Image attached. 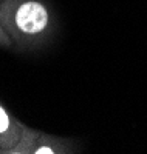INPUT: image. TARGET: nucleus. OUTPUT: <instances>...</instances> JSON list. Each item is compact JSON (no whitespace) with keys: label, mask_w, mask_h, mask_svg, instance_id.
Listing matches in <instances>:
<instances>
[{"label":"nucleus","mask_w":147,"mask_h":154,"mask_svg":"<svg viewBox=\"0 0 147 154\" xmlns=\"http://www.w3.org/2000/svg\"><path fill=\"white\" fill-rule=\"evenodd\" d=\"M16 23L17 26L28 34H37L41 32L48 23V12L44 8V5L37 2H26L23 3L16 14Z\"/></svg>","instance_id":"obj_1"},{"label":"nucleus","mask_w":147,"mask_h":154,"mask_svg":"<svg viewBox=\"0 0 147 154\" xmlns=\"http://www.w3.org/2000/svg\"><path fill=\"white\" fill-rule=\"evenodd\" d=\"M9 126V119H8V114L5 112V109L0 106V134L5 133Z\"/></svg>","instance_id":"obj_2"},{"label":"nucleus","mask_w":147,"mask_h":154,"mask_svg":"<svg viewBox=\"0 0 147 154\" xmlns=\"http://www.w3.org/2000/svg\"><path fill=\"white\" fill-rule=\"evenodd\" d=\"M36 152H37V154H51L53 149H51V148H47V146H42V148H39Z\"/></svg>","instance_id":"obj_3"}]
</instances>
